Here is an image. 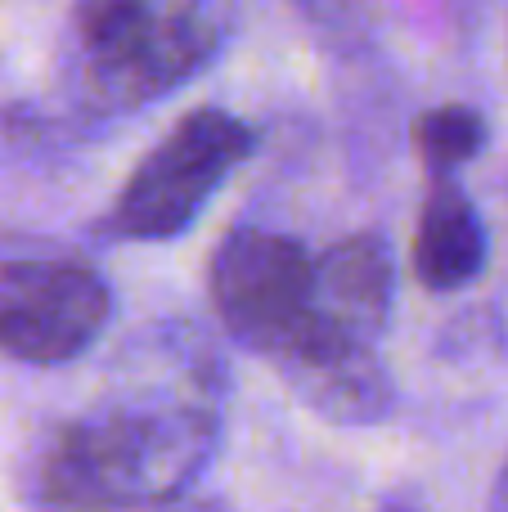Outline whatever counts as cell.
<instances>
[{
    "label": "cell",
    "instance_id": "obj_1",
    "mask_svg": "<svg viewBox=\"0 0 508 512\" xmlns=\"http://www.w3.org/2000/svg\"><path fill=\"white\" fill-rule=\"evenodd\" d=\"M225 373L194 328H158L122 355L86 414L36 450V495L77 512L171 508L221 450Z\"/></svg>",
    "mask_w": 508,
    "mask_h": 512
},
{
    "label": "cell",
    "instance_id": "obj_2",
    "mask_svg": "<svg viewBox=\"0 0 508 512\" xmlns=\"http://www.w3.org/2000/svg\"><path fill=\"white\" fill-rule=\"evenodd\" d=\"M243 18V0H72L63 86L95 122L140 113L203 77Z\"/></svg>",
    "mask_w": 508,
    "mask_h": 512
},
{
    "label": "cell",
    "instance_id": "obj_3",
    "mask_svg": "<svg viewBox=\"0 0 508 512\" xmlns=\"http://www.w3.org/2000/svg\"><path fill=\"white\" fill-rule=\"evenodd\" d=\"M257 131L225 108L185 113L126 176L99 230L117 243L180 239L221 194V185L252 158Z\"/></svg>",
    "mask_w": 508,
    "mask_h": 512
},
{
    "label": "cell",
    "instance_id": "obj_4",
    "mask_svg": "<svg viewBox=\"0 0 508 512\" xmlns=\"http://www.w3.org/2000/svg\"><path fill=\"white\" fill-rule=\"evenodd\" d=\"M113 315L108 279L68 248L0 252V351L54 369L99 342Z\"/></svg>",
    "mask_w": 508,
    "mask_h": 512
},
{
    "label": "cell",
    "instance_id": "obj_5",
    "mask_svg": "<svg viewBox=\"0 0 508 512\" xmlns=\"http://www.w3.org/2000/svg\"><path fill=\"white\" fill-rule=\"evenodd\" d=\"M221 328L252 355L279 364L315 319V256L297 239L243 225L221 239L207 270Z\"/></svg>",
    "mask_w": 508,
    "mask_h": 512
},
{
    "label": "cell",
    "instance_id": "obj_6",
    "mask_svg": "<svg viewBox=\"0 0 508 512\" xmlns=\"http://www.w3.org/2000/svg\"><path fill=\"white\" fill-rule=\"evenodd\" d=\"M486 225L477 216L473 198L450 176L432 180L423 198L419 225H414V274L432 292H459L486 270Z\"/></svg>",
    "mask_w": 508,
    "mask_h": 512
},
{
    "label": "cell",
    "instance_id": "obj_7",
    "mask_svg": "<svg viewBox=\"0 0 508 512\" xmlns=\"http://www.w3.org/2000/svg\"><path fill=\"white\" fill-rule=\"evenodd\" d=\"M414 153L423 158V167L432 171V180L455 176L459 167L477 158L491 140V126L473 104H441L414 117Z\"/></svg>",
    "mask_w": 508,
    "mask_h": 512
},
{
    "label": "cell",
    "instance_id": "obj_8",
    "mask_svg": "<svg viewBox=\"0 0 508 512\" xmlns=\"http://www.w3.org/2000/svg\"><path fill=\"white\" fill-rule=\"evenodd\" d=\"M293 9L333 50H360L378 27V0H293Z\"/></svg>",
    "mask_w": 508,
    "mask_h": 512
},
{
    "label": "cell",
    "instance_id": "obj_9",
    "mask_svg": "<svg viewBox=\"0 0 508 512\" xmlns=\"http://www.w3.org/2000/svg\"><path fill=\"white\" fill-rule=\"evenodd\" d=\"M486 512H508V459H504L500 477H495V486H491V508Z\"/></svg>",
    "mask_w": 508,
    "mask_h": 512
},
{
    "label": "cell",
    "instance_id": "obj_10",
    "mask_svg": "<svg viewBox=\"0 0 508 512\" xmlns=\"http://www.w3.org/2000/svg\"><path fill=\"white\" fill-rule=\"evenodd\" d=\"M167 512H225V508H216L212 499H176Z\"/></svg>",
    "mask_w": 508,
    "mask_h": 512
},
{
    "label": "cell",
    "instance_id": "obj_11",
    "mask_svg": "<svg viewBox=\"0 0 508 512\" xmlns=\"http://www.w3.org/2000/svg\"><path fill=\"white\" fill-rule=\"evenodd\" d=\"M392 512H401V508H392Z\"/></svg>",
    "mask_w": 508,
    "mask_h": 512
}]
</instances>
